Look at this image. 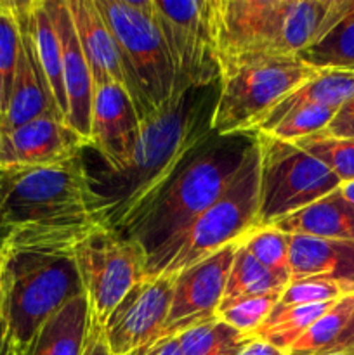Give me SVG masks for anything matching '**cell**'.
Returning a JSON list of instances; mask_svg holds the SVG:
<instances>
[{
    "mask_svg": "<svg viewBox=\"0 0 354 355\" xmlns=\"http://www.w3.org/2000/svg\"><path fill=\"white\" fill-rule=\"evenodd\" d=\"M217 90L219 83L174 94L167 106L141 121V135L124 168L90 173L101 227L125 234L214 137L210 118Z\"/></svg>",
    "mask_w": 354,
    "mask_h": 355,
    "instance_id": "6da1fadb",
    "label": "cell"
},
{
    "mask_svg": "<svg viewBox=\"0 0 354 355\" xmlns=\"http://www.w3.org/2000/svg\"><path fill=\"white\" fill-rule=\"evenodd\" d=\"M3 222L2 250L73 255L75 246L101 227L82 155L61 165L26 170L7 198Z\"/></svg>",
    "mask_w": 354,
    "mask_h": 355,
    "instance_id": "7a4b0ae2",
    "label": "cell"
},
{
    "mask_svg": "<svg viewBox=\"0 0 354 355\" xmlns=\"http://www.w3.org/2000/svg\"><path fill=\"white\" fill-rule=\"evenodd\" d=\"M353 0H214L221 76L260 61H290L319 40Z\"/></svg>",
    "mask_w": 354,
    "mask_h": 355,
    "instance_id": "3957f363",
    "label": "cell"
},
{
    "mask_svg": "<svg viewBox=\"0 0 354 355\" xmlns=\"http://www.w3.org/2000/svg\"><path fill=\"white\" fill-rule=\"evenodd\" d=\"M253 142V134L214 135L148 211L125 234H120L144 248L148 255L146 276H158L177 241L226 193L242 170Z\"/></svg>",
    "mask_w": 354,
    "mask_h": 355,
    "instance_id": "277c9868",
    "label": "cell"
},
{
    "mask_svg": "<svg viewBox=\"0 0 354 355\" xmlns=\"http://www.w3.org/2000/svg\"><path fill=\"white\" fill-rule=\"evenodd\" d=\"M0 253V315L10 338L26 349L59 309L83 293L82 283L71 255L7 250Z\"/></svg>",
    "mask_w": 354,
    "mask_h": 355,
    "instance_id": "5b68a950",
    "label": "cell"
},
{
    "mask_svg": "<svg viewBox=\"0 0 354 355\" xmlns=\"http://www.w3.org/2000/svg\"><path fill=\"white\" fill-rule=\"evenodd\" d=\"M120 51L127 92L146 120L172 101L176 73L151 0H94Z\"/></svg>",
    "mask_w": 354,
    "mask_h": 355,
    "instance_id": "8992f818",
    "label": "cell"
},
{
    "mask_svg": "<svg viewBox=\"0 0 354 355\" xmlns=\"http://www.w3.org/2000/svg\"><path fill=\"white\" fill-rule=\"evenodd\" d=\"M318 75L298 59L239 66L219 80L210 130L217 137L253 134L285 97Z\"/></svg>",
    "mask_w": 354,
    "mask_h": 355,
    "instance_id": "52a82bcc",
    "label": "cell"
},
{
    "mask_svg": "<svg viewBox=\"0 0 354 355\" xmlns=\"http://www.w3.org/2000/svg\"><path fill=\"white\" fill-rule=\"evenodd\" d=\"M259 166V225H273L339 189L321 162L294 142L253 132Z\"/></svg>",
    "mask_w": 354,
    "mask_h": 355,
    "instance_id": "ba28073f",
    "label": "cell"
},
{
    "mask_svg": "<svg viewBox=\"0 0 354 355\" xmlns=\"http://www.w3.org/2000/svg\"><path fill=\"white\" fill-rule=\"evenodd\" d=\"M259 225V166L257 146L250 149L242 170L226 193L196 218L170 252L160 274L177 276L194 263L239 241Z\"/></svg>",
    "mask_w": 354,
    "mask_h": 355,
    "instance_id": "9c48e42d",
    "label": "cell"
},
{
    "mask_svg": "<svg viewBox=\"0 0 354 355\" xmlns=\"http://www.w3.org/2000/svg\"><path fill=\"white\" fill-rule=\"evenodd\" d=\"M90 318L103 328L128 291L148 274V255L134 239L97 227L73 250Z\"/></svg>",
    "mask_w": 354,
    "mask_h": 355,
    "instance_id": "30bf717a",
    "label": "cell"
},
{
    "mask_svg": "<svg viewBox=\"0 0 354 355\" xmlns=\"http://www.w3.org/2000/svg\"><path fill=\"white\" fill-rule=\"evenodd\" d=\"M176 73L177 92L217 85L221 69L214 31V0H151Z\"/></svg>",
    "mask_w": 354,
    "mask_h": 355,
    "instance_id": "8fae6325",
    "label": "cell"
},
{
    "mask_svg": "<svg viewBox=\"0 0 354 355\" xmlns=\"http://www.w3.org/2000/svg\"><path fill=\"white\" fill-rule=\"evenodd\" d=\"M176 276H144L111 312L103 335L113 355H137L160 342L172 305Z\"/></svg>",
    "mask_w": 354,
    "mask_h": 355,
    "instance_id": "7c38bea8",
    "label": "cell"
},
{
    "mask_svg": "<svg viewBox=\"0 0 354 355\" xmlns=\"http://www.w3.org/2000/svg\"><path fill=\"white\" fill-rule=\"evenodd\" d=\"M238 245L239 241L231 243L177 274L172 305L160 340L176 338L180 333L217 318Z\"/></svg>",
    "mask_w": 354,
    "mask_h": 355,
    "instance_id": "4fadbf2b",
    "label": "cell"
},
{
    "mask_svg": "<svg viewBox=\"0 0 354 355\" xmlns=\"http://www.w3.org/2000/svg\"><path fill=\"white\" fill-rule=\"evenodd\" d=\"M141 135V118L127 90L106 83L94 90L89 148L104 162L108 172L124 168Z\"/></svg>",
    "mask_w": 354,
    "mask_h": 355,
    "instance_id": "5bb4252c",
    "label": "cell"
},
{
    "mask_svg": "<svg viewBox=\"0 0 354 355\" xmlns=\"http://www.w3.org/2000/svg\"><path fill=\"white\" fill-rule=\"evenodd\" d=\"M82 139L54 114L0 130V166L44 168L82 155Z\"/></svg>",
    "mask_w": 354,
    "mask_h": 355,
    "instance_id": "9a60e30c",
    "label": "cell"
},
{
    "mask_svg": "<svg viewBox=\"0 0 354 355\" xmlns=\"http://www.w3.org/2000/svg\"><path fill=\"white\" fill-rule=\"evenodd\" d=\"M45 7L51 14V19L61 40L62 87H65L66 106H68L66 125L82 139L85 148H89L94 103L92 73L80 49L66 0H45Z\"/></svg>",
    "mask_w": 354,
    "mask_h": 355,
    "instance_id": "2e32d148",
    "label": "cell"
},
{
    "mask_svg": "<svg viewBox=\"0 0 354 355\" xmlns=\"http://www.w3.org/2000/svg\"><path fill=\"white\" fill-rule=\"evenodd\" d=\"M326 281L354 293V241L290 234V281Z\"/></svg>",
    "mask_w": 354,
    "mask_h": 355,
    "instance_id": "e0dca14e",
    "label": "cell"
},
{
    "mask_svg": "<svg viewBox=\"0 0 354 355\" xmlns=\"http://www.w3.org/2000/svg\"><path fill=\"white\" fill-rule=\"evenodd\" d=\"M66 3L71 14L80 49L92 73L94 90L106 83H115L127 90V76L121 64L120 51L96 2L94 0H66Z\"/></svg>",
    "mask_w": 354,
    "mask_h": 355,
    "instance_id": "ac0fdd59",
    "label": "cell"
},
{
    "mask_svg": "<svg viewBox=\"0 0 354 355\" xmlns=\"http://www.w3.org/2000/svg\"><path fill=\"white\" fill-rule=\"evenodd\" d=\"M16 10L28 31L42 82L51 97L56 114L66 123L68 106H66L65 87H62L61 40L51 19V14L45 7V0L16 2Z\"/></svg>",
    "mask_w": 354,
    "mask_h": 355,
    "instance_id": "d6986e66",
    "label": "cell"
},
{
    "mask_svg": "<svg viewBox=\"0 0 354 355\" xmlns=\"http://www.w3.org/2000/svg\"><path fill=\"white\" fill-rule=\"evenodd\" d=\"M14 7H16V2H14ZM17 21H19L21 30V51L19 58H17L16 71H14L12 89H10L9 101H7L6 118H3V125L0 130H12V128L21 127V125L37 120V118L47 116V114L58 116L51 103V97L45 90L44 82H42L30 37H28V31L21 21L19 14H17Z\"/></svg>",
    "mask_w": 354,
    "mask_h": 355,
    "instance_id": "ffe728a7",
    "label": "cell"
},
{
    "mask_svg": "<svg viewBox=\"0 0 354 355\" xmlns=\"http://www.w3.org/2000/svg\"><path fill=\"white\" fill-rule=\"evenodd\" d=\"M90 324L89 304L82 293L38 329L23 355H83Z\"/></svg>",
    "mask_w": 354,
    "mask_h": 355,
    "instance_id": "44dd1931",
    "label": "cell"
},
{
    "mask_svg": "<svg viewBox=\"0 0 354 355\" xmlns=\"http://www.w3.org/2000/svg\"><path fill=\"white\" fill-rule=\"evenodd\" d=\"M273 225L287 234L354 241V207L337 189Z\"/></svg>",
    "mask_w": 354,
    "mask_h": 355,
    "instance_id": "7402d4cb",
    "label": "cell"
},
{
    "mask_svg": "<svg viewBox=\"0 0 354 355\" xmlns=\"http://www.w3.org/2000/svg\"><path fill=\"white\" fill-rule=\"evenodd\" d=\"M353 97L354 71H346V69H325V71H318V75L314 78L305 82L304 85L294 90L290 96L285 97L283 103L278 104L273 110V113L262 123L278 120L280 116L287 114L288 111L295 110L298 106H305V104H316V106L339 110L342 104H346Z\"/></svg>",
    "mask_w": 354,
    "mask_h": 355,
    "instance_id": "603a6c76",
    "label": "cell"
},
{
    "mask_svg": "<svg viewBox=\"0 0 354 355\" xmlns=\"http://www.w3.org/2000/svg\"><path fill=\"white\" fill-rule=\"evenodd\" d=\"M298 61L318 71H354V0L347 12L316 44L301 52Z\"/></svg>",
    "mask_w": 354,
    "mask_h": 355,
    "instance_id": "cb8c5ba5",
    "label": "cell"
},
{
    "mask_svg": "<svg viewBox=\"0 0 354 355\" xmlns=\"http://www.w3.org/2000/svg\"><path fill=\"white\" fill-rule=\"evenodd\" d=\"M288 281L276 276L269 269L257 262L242 245L236 248L235 260H233L231 270H229L228 283H226L224 298L222 304H231V302L242 300V298L259 297V295L273 293V291H283L287 288Z\"/></svg>",
    "mask_w": 354,
    "mask_h": 355,
    "instance_id": "d4e9b609",
    "label": "cell"
},
{
    "mask_svg": "<svg viewBox=\"0 0 354 355\" xmlns=\"http://www.w3.org/2000/svg\"><path fill=\"white\" fill-rule=\"evenodd\" d=\"M335 302L316 305H298V307H283L276 305L262 326L252 335V338L264 340L271 345L288 352L290 347L307 331L312 322L318 321Z\"/></svg>",
    "mask_w": 354,
    "mask_h": 355,
    "instance_id": "484cf974",
    "label": "cell"
},
{
    "mask_svg": "<svg viewBox=\"0 0 354 355\" xmlns=\"http://www.w3.org/2000/svg\"><path fill=\"white\" fill-rule=\"evenodd\" d=\"M183 355H239L252 336L215 318L176 336Z\"/></svg>",
    "mask_w": 354,
    "mask_h": 355,
    "instance_id": "4316f807",
    "label": "cell"
},
{
    "mask_svg": "<svg viewBox=\"0 0 354 355\" xmlns=\"http://www.w3.org/2000/svg\"><path fill=\"white\" fill-rule=\"evenodd\" d=\"M354 312V293L337 300L307 331L290 347L287 355H323L333 345Z\"/></svg>",
    "mask_w": 354,
    "mask_h": 355,
    "instance_id": "83f0119b",
    "label": "cell"
},
{
    "mask_svg": "<svg viewBox=\"0 0 354 355\" xmlns=\"http://www.w3.org/2000/svg\"><path fill=\"white\" fill-rule=\"evenodd\" d=\"M242 245L257 262L290 283V234L274 225H257L243 236Z\"/></svg>",
    "mask_w": 354,
    "mask_h": 355,
    "instance_id": "f1b7e54d",
    "label": "cell"
},
{
    "mask_svg": "<svg viewBox=\"0 0 354 355\" xmlns=\"http://www.w3.org/2000/svg\"><path fill=\"white\" fill-rule=\"evenodd\" d=\"M335 111L337 110H332V107L305 104V106H298L288 111L278 120L262 123L255 132H264V134L280 139V141L295 142L298 139L309 137V135L325 130Z\"/></svg>",
    "mask_w": 354,
    "mask_h": 355,
    "instance_id": "f546056e",
    "label": "cell"
},
{
    "mask_svg": "<svg viewBox=\"0 0 354 355\" xmlns=\"http://www.w3.org/2000/svg\"><path fill=\"white\" fill-rule=\"evenodd\" d=\"M307 155L321 162L340 182L354 180V141L314 134L294 142Z\"/></svg>",
    "mask_w": 354,
    "mask_h": 355,
    "instance_id": "4dcf8cb0",
    "label": "cell"
},
{
    "mask_svg": "<svg viewBox=\"0 0 354 355\" xmlns=\"http://www.w3.org/2000/svg\"><path fill=\"white\" fill-rule=\"evenodd\" d=\"M281 293L283 291H273V293L259 295V297L242 298L231 304H222L219 305L217 318L238 331L252 336L269 318L273 309L280 302Z\"/></svg>",
    "mask_w": 354,
    "mask_h": 355,
    "instance_id": "1f68e13d",
    "label": "cell"
},
{
    "mask_svg": "<svg viewBox=\"0 0 354 355\" xmlns=\"http://www.w3.org/2000/svg\"><path fill=\"white\" fill-rule=\"evenodd\" d=\"M21 51V30L14 2H0V76L3 85V99L9 101L14 71Z\"/></svg>",
    "mask_w": 354,
    "mask_h": 355,
    "instance_id": "d6a6232c",
    "label": "cell"
},
{
    "mask_svg": "<svg viewBox=\"0 0 354 355\" xmlns=\"http://www.w3.org/2000/svg\"><path fill=\"white\" fill-rule=\"evenodd\" d=\"M346 291L339 284L326 283V281L305 279L290 281L281 293L278 305L283 307H298V305H316L337 302L346 297Z\"/></svg>",
    "mask_w": 354,
    "mask_h": 355,
    "instance_id": "836d02e7",
    "label": "cell"
},
{
    "mask_svg": "<svg viewBox=\"0 0 354 355\" xmlns=\"http://www.w3.org/2000/svg\"><path fill=\"white\" fill-rule=\"evenodd\" d=\"M321 134L354 141V97L335 111L333 118Z\"/></svg>",
    "mask_w": 354,
    "mask_h": 355,
    "instance_id": "e575fe53",
    "label": "cell"
},
{
    "mask_svg": "<svg viewBox=\"0 0 354 355\" xmlns=\"http://www.w3.org/2000/svg\"><path fill=\"white\" fill-rule=\"evenodd\" d=\"M26 170L30 168H21V166H0V250H2L3 243L7 239V229L6 222H3V207L9 198L10 191L16 186L19 177L23 175Z\"/></svg>",
    "mask_w": 354,
    "mask_h": 355,
    "instance_id": "d590c367",
    "label": "cell"
},
{
    "mask_svg": "<svg viewBox=\"0 0 354 355\" xmlns=\"http://www.w3.org/2000/svg\"><path fill=\"white\" fill-rule=\"evenodd\" d=\"M83 355H113L106 345V340H104V335H103V328H101L99 324H96L94 321L92 324H90Z\"/></svg>",
    "mask_w": 354,
    "mask_h": 355,
    "instance_id": "8d00e7d4",
    "label": "cell"
},
{
    "mask_svg": "<svg viewBox=\"0 0 354 355\" xmlns=\"http://www.w3.org/2000/svg\"><path fill=\"white\" fill-rule=\"evenodd\" d=\"M342 352H354V312L349 318V321H347L346 328H344L342 333L339 335V338L333 342V345L330 347V349L323 355L342 354Z\"/></svg>",
    "mask_w": 354,
    "mask_h": 355,
    "instance_id": "74e56055",
    "label": "cell"
},
{
    "mask_svg": "<svg viewBox=\"0 0 354 355\" xmlns=\"http://www.w3.org/2000/svg\"><path fill=\"white\" fill-rule=\"evenodd\" d=\"M137 355H183L177 338H163Z\"/></svg>",
    "mask_w": 354,
    "mask_h": 355,
    "instance_id": "f35d334b",
    "label": "cell"
},
{
    "mask_svg": "<svg viewBox=\"0 0 354 355\" xmlns=\"http://www.w3.org/2000/svg\"><path fill=\"white\" fill-rule=\"evenodd\" d=\"M239 355H287V352H283V350L278 349V347L271 345V343L264 342V340L253 338L252 342L242 350Z\"/></svg>",
    "mask_w": 354,
    "mask_h": 355,
    "instance_id": "ab89813d",
    "label": "cell"
},
{
    "mask_svg": "<svg viewBox=\"0 0 354 355\" xmlns=\"http://www.w3.org/2000/svg\"><path fill=\"white\" fill-rule=\"evenodd\" d=\"M9 342H10V336L9 333H7V326L6 322H3L2 315H0V355H6Z\"/></svg>",
    "mask_w": 354,
    "mask_h": 355,
    "instance_id": "60d3db41",
    "label": "cell"
},
{
    "mask_svg": "<svg viewBox=\"0 0 354 355\" xmlns=\"http://www.w3.org/2000/svg\"><path fill=\"white\" fill-rule=\"evenodd\" d=\"M339 191H340V194H342V196L346 198V200L349 201V203L354 207V180H349V182L340 184Z\"/></svg>",
    "mask_w": 354,
    "mask_h": 355,
    "instance_id": "b9f144b4",
    "label": "cell"
},
{
    "mask_svg": "<svg viewBox=\"0 0 354 355\" xmlns=\"http://www.w3.org/2000/svg\"><path fill=\"white\" fill-rule=\"evenodd\" d=\"M3 118H6V99H3V85L2 76H0V128L3 125Z\"/></svg>",
    "mask_w": 354,
    "mask_h": 355,
    "instance_id": "7bdbcfd3",
    "label": "cell"
},
{
    "mask_svg": "<svg viewBox=\"0 0 354 355\" xmlns=\"http://www.w3.org/2000/svg\"><path fill=\"white\" fill-rule=\"evenodd\" d=\"M21 350V347L17 345L16 342H14L12 338H10V342H9V347H7V352H6V355H16L17 352H19Z\"/></svg>",
    "mask_w": 354,
    "mask_h": 355,
    "instance_id": "ee69618b",
    "label": "cell"
},
{
    "mask_svg": "<svg viewBox=\"0 0 354 355\" xmlns=\"http://www.w3.org/2000/svg\"><path fill=\"white\" fill-rule=\"evenodd\" d=\"M0 277H2V253H0Z\"/></svg>",
    "mask_w": 354,
    "mask_h": 355,
    "instance_id": "f6af8a7d",
    "label": "cell"
},
{
    "mask_svg": "<svg viewBox=\"0 0 354 355\" xmlns=\"http://www.w3.org/2000/svg\"><path fill=\"white\" fill-rule=\"evenodd\" d=\"M330 355H354V352H342V354H330Z\"/></svg>",
    "mask_w": 354,
    "mask_h": 355,
    "instance_id": "bcb514c9",
    "label": "cell"
},
{
    "mask_svg": "<svg viewBox=\"0 0 354 355\" xmlns=\"http://www.w3.org/2000/svg\"><path fill=\"white\" fill-rule=\"evenodd\" d=\"M23 352H24V349H21V350H19V352H17L16 355H23Z\"/></svg>",
    "mask_w": 354,
    "mask_h": 355,
    "instance_id": "7dc6e473",
    "label": "cell"
}]
</instances>
